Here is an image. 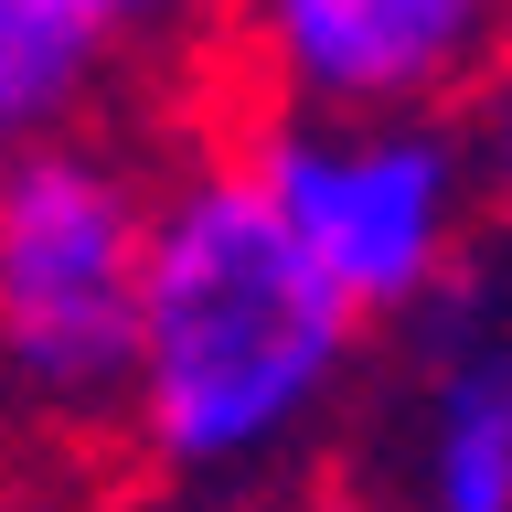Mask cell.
Instances as JSON below:
<instances>
[{"label": "cell", "mask_w": 512, "mask_h": 512, "mask_svg": "<svg viewBox=\"0 0 512 512\" xmlns=\"http://www.w3.org/2000/svg\"><path fill=\"white\" fill-rule=\"evenodd\" d=\"M480 171H491V203H502V224H512V75H502V86H491V96H480Z\"/></svg>", "instance_id": "8"}, {"label": "cell", "mask_w": 512, "mask_h": 512, "mask_svg": "<svg viewBox=\"0 0 512 512\" xmlns=\"http://www.w3.org/2000/svg\"><path fill=\"white\" fill-rule=\"evenodd\" d=\"M107 43L118 64H182V54H224L235 0H54Z\"/></svg>", "instance_id": "6"}, {"label": "cell", "mask_w": 512, "mask_h": 512, "mask_svg": "<svg viewBox=\"0 0 512 512\" xmlns=\"http://www.w3.org/2000/svg\"><path fill=\"white\" fill-rule=\"evenodd\" d=\"M363 480L395 512H512V310L491 288L406 331Z\"/></svg>", "instance_id": "5"}, {"label": "cell", "mask_w": 512, "mask_h": 512, "mask_svg": "<svg viewBox=\"0 0 512 512\" xmlns=\"http://www.w3.org/2000/svg\"><path fill=\"white\" fill-rule=\"evenodd\" d=\"M224 64L278 118H480L512 0H235Z\"/></svg>", "instance_id": "4"}, {"label": "cell", "mask_w": 512, "mask_h": 512, "mask_svg": "<svg viewBox=\"0 0 512 512\" xmlns=\"http://www.w3.org/2000/svg\"><path fill=\"white\" fill-rule=\"evenodd\" d=\"M374 342L384 331L310 267L235 128L182 139L160 160L150 320L107 448L171 512H246L320 470Z\"/></svg>", "instance_id": "1"}, {"label": "cell", "mask_w": 512, "mask_h": 512, "mask_svg": "<svg viewBox=\"0 0 512 512\" xmlns=\"http://www.w3.org/2000/svg\"><path fill=\"white\" fill-rule=\"evenodd\" d=\"M246 512H395V502H384L363 470H310V480H288V491H267V502H246Z\"/></svg>", "instance_id": "7"}, {"label": "cell", "mask_w": 512, "mask_h": 512, "mask_svg": "<svg viewBox=\"0 0 512 512\" xmlns=\"http://www.w3.org/2000/svg\"><path fill=\"white\" fill-rule=\"evenodd\" d=\"M160 150L128 128H64L0 160V384L32 438H118L150 320Z\"/></svg>", "instance_id": "2"}, {"label": "cell", "mask_w": 512, "mask_h": 512, "mask_svg": "<svg viewBox=\"0 0 512 512\" xmlns=\"http://www.w3.org/2000/svg\"><path fill=\"white\" fill-rule=\"evenodd\" d=\"M235 150L256 160V182L288 214V235L310 246V267L374 331L406 342L480 288V214H502V203H491L470 118H278V107H246Z\"/></svg>", "instance_id": "3"}]
</instances>
